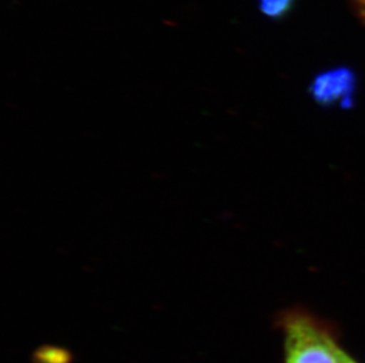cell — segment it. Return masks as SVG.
Instances as JSON below:
<instances>
[{
    "instance_id": "6da1fadb",
    "label": "cell",
    "mask_w": 365,
    "mask_h": 363,
    "mask_svg": "<svg viewBox=\"0 0 365 363\" xmlns=\"http://www.w3.org/2000/svg\"><path fill=\"white\" fill-rule=\"evenodd\" d=\"M274 327L283 339V363H341V329L303 305L280 310Z\"/></svg>"
},
{
    "instance_id": "7a4b0ae2",
    "label": "cell",
    "mask_w": 365,
    "mask_h": 363,
    "mask_svg": "<svg viewBox=\"0 0 365 363\" xmlns=\"http://www.w3.org/2000/svg\"><path fill=\"white\" fill-rule=\"evenodd\" d=\"M357 78L349 68L327 70L314 77L310 93L314 102L323 107H354Z\"/></svg>"
},
{
    "instance_id": "3957f363",
    "label": "cell",
    "mask_w": 365,
    "mask_h": 363,
    "mask_svg": "<svg viewBox=\"0 0 365 363\" xmlns=\"http://www.w3.org/2000/svg\"><path fill=\"white\" fill-rule=\"evenodd\" d=\"M294 0H258V7L265 17L269 19H282L292 10Z\"/></svg>"
},
{
    "instance_id": "277c9868",
    "label": "cell",
    "mask_w": 365,
    "mask_h": 363,
    "mask_svg": "<svg viewBox=\"0 0 365 363\" xmlns=\"http://www.w3.org/2000/svg\"><path fill=\"white\" fill-rule=\"evenodd\" d=\"M71 360H73L71 354L59 347H41L34 354L35 363H70Z\"/></svg>"
},
{
    "instance_id": "5b68a950",
    "label": "cell",
    "mask_w": 365,
    "mask_h": 363,
    "mask_svg": "<svg viewBox=\"0 0 365 363\" xmlns=\"http://www.w3.org/2000/svg\"><path fill=\"white\" fill-rule=\"evenodd\" d=\"M341 363H361L356 359L354 354L350 353L348 349L344 350L343 357H341Z\"/></svg>"
},
{
    "instance_id": "8992f818",
    "label": "cell",
    "mask_w": 365,
    "mask_h": 363,
    "mask_svg": "<svg viewBox=\"0 0 365 363\" xmlns=\"http://www.w3.org/2000/svg\"><path fill=\"white\" fill-rule=\"evenodd\" d=\"M356 4L359 6V12L365 18V0H356Z\"/></svg>"
}]
</instances>
